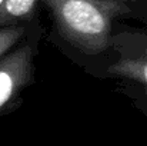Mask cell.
Returning <instances> with one entry per match:
<instances>
[{"label":"cell","mask_w":147,"mask_h":146,"mask_svg":"<svg viewBox=\"0 0 147 146\" xmlns=\"http://www.w3.org/2000/svg\"><path fill=\"white\" fill-rule=\"evenodd\" d=\"M37 40L20 42L0 57V115L17 105L22 92L32 82Z\"/></svg>","instance_id":"cell-2"},{"label":"cell","mask_w":147,"mask_h":146,"mask_svg":"<svg viewBox=\"0 0 147 146\" xmlns=\"http://www.w3.org/2000/svg\"><path fill=\"white\" fill-rule=\"evenodd\" d=\"M39 0H3L0 7V27L29 22Z\"/></svg>","instance_id":"cell-4"},{"label":"cell","mask_w":147,"mask_h":146,"mask_svg":"<svg viewBox=\"0 0 147 146\" xmlns=\"http://www.w3.org/2000/svg\"><path fill=\"white\" fill-rule=\"evenodd\" d=\"M60 36L73 48L98 54L110 46L113 22L129 13L121 0H45Z\"/></svg>","instance_id":"cell-1"},{"label":"cell","mask_w":147,"mask_h":146,"mask_svg":"<svg viewBox=\"0 0 147 146\" xmlns=\"http://www.w3.org/2000/svg\"><path fill=\"white\" fill-rule=\"evenodd\" d=\"M27 32L26 24H11L0 27V57L19 45Z\"/></svg>","instance_id":"cell-5"},{"label":"cell","mask_w":147,"mask_h":146,"mask_svg":"<svg viewBox=\"0 0 147 146\" xmlns=\"http://www.w3.org/2000/svg\"><path fill=\"white\" fill-rule=\"evenodd\" d=\"M1 3H3V0H0V7H1Z\"/></svg>","instance_id":"cell-6"},{"label":"cell","mask_w":147,"mask_h":146,"mask_svg":"<svg viewBox=\"0 0 147 146\" xmlns=\"http://www.w3.org/2000/svg\"><path fill=\"white\" fill-rule=\"evenodd\" d=\"M117 59L107 67V73L120 79L140 83L147 90V37L124 35L111 37Z\"/></svg>","instance_id":"cell-3"}]
</instances>
